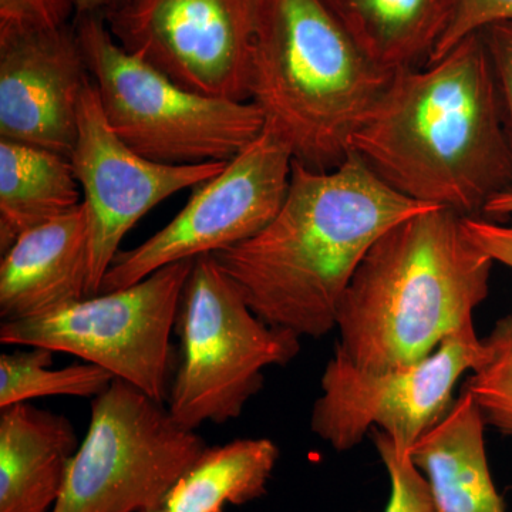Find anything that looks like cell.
I'll use <instances>...</instances> for the list:
<instances>
[{
  "mask_svg": "<svg viewBox=\"0 0 512 512\" xmlns=\"http://www.w3.org/2000/svg\"><path fill=\"white\" fill-rule=\"evenodd\" d=\"M80 444L72 423L29 403L0 409V512H53Z\"/></svg>",
  "mask_w": 512,
  "mask_h": 512,
  "instance_id": "9a60e30c",
  "label": "cell"
},
{
  "mask_svg": "<svg viewBox=\"0 0 512 512\" xmlns=\"http://www.w3.org/2000/svg\"><path fill=\"white\" fill-rule=\"evenodd\" d=\"M394 73L360 50L326 0H259L249 100L293 160L332 170Z\"/></svg>",
  "mask_w": 512,
  "mask_h": 512,
  "instance_id": "277c9868",
  "label": "cell"
},
{
  "mask_svg": "<svg viewBox=\"0 0 512 512\" xmlns=\"http://www.w3.org/2000/svg\"><path fill=\"white\" fill-rule=\"evenodd\" d=\"M431 208L439 207L393 190L355 153L332 170L293 160L272 221L212 255L258 318L318 339L335 330L339 303L377 239Z\"/></svg>",
  "mask_w": 512,
  "mask_h": 512,
  "instance_id": "6da1fadb",
  "label": "cell"
},
{
  "mask_svg": "<svg viewBox=\"0 0 512 512\" xmlns=\"http://www.w3.org/2000/svg\"><path fill=\"white\" fill-rule=\"evenodd\" d=\"M194 259L39 318L2 322L0 342L80 357L164 403L173 382L171 333Z\"/></svg>",
  "mask_w": 512,
  "mask_h": 512,
  "instance_id": "ba28073f",
  "label": "cell"
},
{
  "mask_svg": "<svg viewBox=\"0 0 512 512\" xmlns=\"http://www.w3.org/2000/svg\"><path fill=\"white\" fill-rule=\"evenodd\" d=\"M350 153L404 197L461 217H478L512 191L510 144L481 32L434 62L394 73Z\"/></svg>",
  "mask_w": 512,
  "mask_h": 512,
  "instance_id": "7a4b0ae2",
  "label": "cell"
},
{
  "mask_svg": "<svg viewBox=\"0 0 512 512\" xmlns=\"http://www.w3.org/2000/svg\"><path fill=\"white\" fill-rule=\"evenodd\" d=\"M500 23L512 25V0H454L453 16L446 35L429 62L440 59L468 36Z\"/></svg>",
  "mask_w": 512,
  "mask_h": 512,
  "instance_id": "cb8c5ba5",
  "label": "cell"
},
{
  "mask_svg": "<svg viewBox=\"0 0 512 512\" xmlns=\"http://www.w3.org/2000/svg\"><path fill=\"white\" fill-rule=\"evenodd\" d=\"M481 217L490 218L494 221H503L512 217V191L497 195L488 202Z\"/></svg>",
  "mask_w": 512,
  "mask_h": 512,
  "instance_id": "83f0119b",
  "label": "cell"
},
{
  "mask_svg": "<svg viewBox=\"0 0 512 512\" xmlns=\"http://www.w3.org/2000/svg\"><path fill=\"white\" fill-rule=\"evenodd\" d=\"M269 439H239L207 447L165 500L170 512H224L264 497L278 464Z\"/></svg>",
  "mask_w": 512,
  "mask_h": 512,
  "instance_id": "d6986e66",
  "label": "cell"
},
{
  "mask_svg": "<svg viewBox=\"0 0 512 512\" xmlns=\"http://www.w3.org/2000/svg\"><path fill=\"white\" fill-rule=\"evenodd\" d=\"M175 332L181 352L167 409L188 430L238 419L265 370L301 352V338L258 318L212 254L194 259Z\"/></svg>",
  "mask_w": 512,
  "mask_h": 512,
  "instance_id": "8992f818",
  "label": "cell"
},
{
  "mask_svg": "<svg viewBox=\"0 0 512 512\" xmlns=\"http://www.w3.org/2000/svg\"><path fill=\"white\" fill-rule=\"evenodd\" d=\"M70 158L0 138V252L82 204Z\"/></svg>",
  "mask_w": 512,
  "mask_h": 512,
  "instance_id": "ac0fdd59",
  "label": "cell"
},
{
  "mask_svg": "<svg viewBox=\"0 0 512 512\" xmlns=\"http://www.w3.org/2000/svg\"><path fill=\"white\" fill-rule=\"evenodd\" d=\"M483 355L474 323L448 336L420 362L392 369H363L335 346L312 407V433L333 450L349 451L376 429L410 453L446 416L457 383Z\"/></svg>",
  "mask_w": 512,
  "mask_h": 512,
  "instance_id": "9c48e42d",
  "label": "cell"
},
{
  "mask_svg": "<svg viewBox=\"0 0 512 512\" xmlns=\"http://www.w3.org/2000/svg\"><path fill=\"white\" fill-rule=\"evenodd\" d=\"M73 15L74 0H0V39L63 29Z\"/></svg>",
  "mask_w": 512,
  "mask_h": 512,
  "instance_id": "603a6c76",
  "label": "cell"
},
{
  "mask_svg": "<svg viewBox=\"0 0 512 512\" xmlns=\"http://www.w3.org/2000/svg\"><path fill=\"white\" fill-rule=\"evenodd\" d=\"M89 228V296L99 295L124 237L161 201L197 187L227 163L168 165L141 157L111 130L93 80L84 90L72 156Z\"/></svg>",
  "mask_w": 512,
  "mask_h": 512,
  "instance_id": "7c38bea8",
  "label": "cell"
},
{
  "mask_svg": "<svg viewBox=\"0 0 512 512\" xmlns=\"http://www.w3.org/2000/svg\"><path fill=\"white\" fill-rule=\"evenodd\" d=\"M126 0H74L77 9V18L82 16H106Z\"/></svg>",
  "mask_w": 512,
  "mask_h": 512,
  "instance_id": "4316f807",
  "label": "cell"
},
{
  "mask_svg": "<svg viewBox=\"0 0 512 512\" xmlns=\"http://www.w3.org/2000/svg\"><path fill=\"white\" fill-rule=\"evenodd\" d=\"M485 427L473 397L463 390L446 416L410 450L436 512H507L491 476Z\"/></svg>",
  "mask_w": 512,
  "mask_h": 512,
  "instance_id": "2e32d148",
  "label": "cell"
},
{
  "mask_svg": "<svg viewBox=\"0 0 512 512\" xmlns=\"http://www.w3.org/2000/svg\"><path fill=\"white\" fill-rule=\"evenodd\" d=\"M490 56L497 83L501 109H503L505 133L512 156V25L500 23L481 32Z\"/></svg>",
  "mask_w": 512,
  "mask_h": 512,
  "instance_id": "d4e9b609",
  "label": "cell"
},
{
  "mask_svg": "<svg viewBox=\"0 0 512 512\" xmlns=\"http://www.w3.org/2000/svg\"><path fill=\"white\" fill-rule=\"evenodd\" d=\"M74 29L107 123L141 157L168 165L228 163L264 131L254 101L178 86L126 52L103 16L77 18Z\"/></svg>",
  "mask_w": 512,
  "mask_h": 512,
  "instance_id": "5b68a950",
  "label": "cell"
},
{
  "mask_svg": "<svg viewBox=\"0 0 512 512\" xmlns=\"http://www.w3.org/2000/svg\"><path fill=\"white\" fill-rule=\"evenodd\" d=\"M207 447L164 403L114 379L93 399L89 430L53 512L156 510Z\"/></svg>",
  "mask_w": 512,
  "mask_h": 512,
  "instance_id": "52a82bcc",
  "label": "cell"
},
{
  "mask_svg": "<svg viewBox=\"0 0 512 512\" xmlns=\"http://www.w3.org/2000/svg\"><path fill=\"white\" fill-rule=\"evenodd\" d=\"M494 264L457 212L431 208L407 218L357 268L336 313V348L367 370L420 362L473 325Z\"/></svg>",
  "mask_w": 512,
  "mask_h": 512,
  "instance_id": "3957f363",
  "label": "cell"
},
{
  "mask_svg": "<svg viewBox=\"0 0 512 512\" xmlns=\"http://www.w3.org/2000/svg\"><path fill=\"white\" fill-rule=\"evenodd\" d=\"M356 45L386 72L424 66L446 35L454 0H326Z\"/></svg>",
  "mask_w": 512,
  "mask_h": 512,
  "instance_id": "e0dca14e",
  "label": "cell"
},
{
  "mask_svg": "<svg viewBox=\"0 0 512 512\" xmlns=\"http://www.w3.org/2000/svg\"><path fill=\"white\" fill-rule=\"evenodd\" d=\"M483 343V359L468 373L464 390L487 426L512 436V313L495 322Z\"/></svg>",
  "mask_w": 512,
  "mask_h": 512,
  "instance_id": "44dd1931",
  "label": "cell"
},
{
  "mask_svg": "<svg viewBox=\"0 0 512 512\" xmlns=\"http://www.w3.org/2000/svg\"><path fill=\"white\" fill-rule=\"evenodd\" d=\"M259 0H126L104 16L116 42L178 86L249 100Z\"/></svg>",
  "mask_w": 512,
  "mask_h": 512,
  "instance_id": "8fae6325",
  "label": "cell"
},
{
  "mask_svg": "<svg viewBox=\"0 0 512 512\" xmlns=\"http://www.w3.org/2000/svg\"><path fill=\"white\" fill-rule=\"evenodd\" d=\"M370 439L390 481V497L384 512H436L429 484L414 466L407 451L400 450L383 431L373 430Z\"/></svg>",
  "mask_w": 512,
  "mask_h": 512,
  "instance_id": "7402d4cb",
  "label": "cell"
},
{
  "mask_svg": "<svg viewBox=\"0 0 512 512\" xmlns=\"http://www.w3.org/2000/svg\"><path fill=\"white\" fill-rule=\"evenodd\" d=\"M468 237L490 256L495 264L512 269V222L481 217H463Z\"/></svg>",
  "mask_w": 512,
  "mask_h": 512,
  "instance_id": "484cf974",
  "label": "cell"
},
{
  "mask_svg": "<svg viewBox=\"0 0 512 512\" xmlns=\"http://www.w3.org/2000/svg\"><path fill=\"white\" fill-rule=\"evenodd\" d=\"M146 512H170L165 508V505H161V507L156 508V510H150Z\"/></svg>",
  "mask_w": 512,
  "mask_h": 512,
  "instance_id": "f1b7e54d",
  "label": "cell"
},
{
  "mask_svg": "<svg viewBox=\"0 0 512 512\" xmlns=\"http://www.w3.org/2000/svg\"><path fill=\"white\" fill-rule=\"evenodd\" d=\"M292 165L289 148L264 128L220 174L195 187L173 221L138 247L119 252L100 293L128 288L164 266L215 254L254 237L281 208Z\"/></svg>",
  "mask_w": 512,
  "mask_h": 512,
  "instance_id": "30bf717a",
  "label": "cell"
},
{
  "mask_svg": "<svg viewBox=\"0 0 512 512\" xmlns=\"http://www.w3.org/2000/svg\"><path fill=\"white\" fill-rule=\"evenodd\" d=\"M92 82L76 29L0 39V138L70 158Z\"/></svg>",
  "mask_w": 512,
  "mask_h": 512,
  "instance_id": "4fadbf2b",
  "label": "cell"
},
{
  "mask_svg": "<svg viewBox=\"0 0 512 512\" xmlns=\"http://www.w3.org/2000/svg\"><path fill=\"white\" fill-rule=\"evenodd\" d=\"M89 228L83 202L28 229L0 261V318H39L89 296Z\"/></svg>",
  "mask_w": 512,
  "mask_h": 512,
  "instance_id": "5bb4252c",
  "label": "cell"
},
{
  "mask_svg": "<svg viewBox=\"0 0 512 512\" xmlns=\"http://www.w3.org/2000/svg\"><path fill=\"white\" fill-rule=\"evenodd\" d=\"M55 352L30 348L28 352L0 356V409L28 403L37 397H93L109 389L114 377L103 367L86 362L64 369H50Z\"/></svg>",
  "mask_w": 512,
  "mask_h": 512,
  "instance_id": "ffe728a7",
  "label": "cell"
}]
</instances>
